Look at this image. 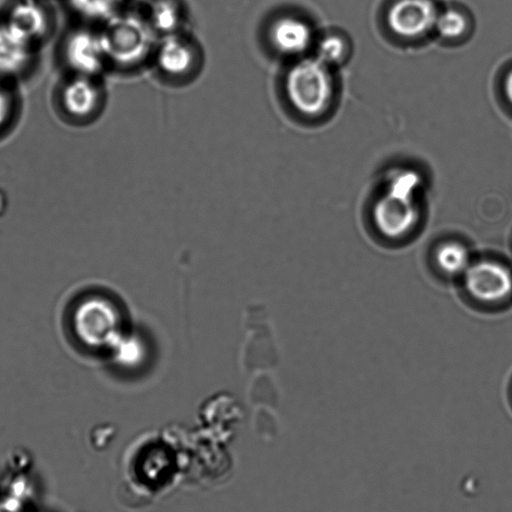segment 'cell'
<instances>
[{"label": "cell", "instance_id": "6da1fadb", "mask_svg": "<svg viewBox=\"0 0 512 512\" xmlns=\"http://www.w3.org/2000/svg\"><path fill=\"white\" fill-rule=\"evenodd\" d=\"M275 86L281 107L299 117L322 115L333 96L329 66L315 56L285 62L277 74Z\"/></svg>", "mask_w": 512, "mask_h": 512}, {"label": "cell", "instance_id": "7a4b0ae2", "mask_svg": "<svg viewBox=\"0 0 512 512\" xmlns=\"http://www.w3.org/2000/svg\"><path fill=\"white\" fill-rule=\"evenodd\" d=\"M98 35L107 69L130 73L150 68L159 37L143 13L114 14L101 24Z\"/></svg>", "mask_w": 512, "mask_h": 512}, {"label": "cell", "instance_id": "3957f363", "mask_svg": "<svg viewBox=\"0 0 512 512\" xmlns=\"http://www.w3.org/2000/svg\"><path fill=\"white\" fill-rule=\"evenodd\" d=\"M205 52L201 42L188 29L159 37L150 68L164 83L184 86L202 73Z\"/></svg>", "mask_w": 512, "mask_h": 512}, {"label": "cell", "instance_id": "277c9868", "mask_svg": "<svg viewBox=\"0 0 512 512\" xmlns=\"http://www.w3.org/2000/svg\"><path fill=\"white\" fill-rule=\"evenodd\" d=\"M419 176L413 171H402L390 180L388 191L376 202L373 218L380 232L390 238L408 233L418 219L412 200L419 185Z\"/></svg>", "mask_w": 512, "mask_h": 512}, {"label": "cell", "instance_id": "5b68a950", "mask_svg": "<svg viewBox=\"0 0 512 512\" xmlns=\"http://www.w3.org/2000/svg\"><path fill=\"white\" fill-rule=\"evenodd\" d=\"M75 337L84 346L99 348L112 345L117 333V313L104 297L88 296L72 312Z\"/></svg>", "mask_w": 512, "mask_h": 512}, {"label": "cell", "instance_id": "8992f818", "mask_svg": "<svg viewBox=\"0 0 512 512\" xmlns=\"http://www.w3.org/2000/svg\"><path fill=\"white\" fill-rule=\"evenodd\" d=\"M57 99L67 118L85 122L97 117L104 108L106 90L100 77L73 73L61 83Z\"/></svg>", "mask_w": 512, "mask_h": 512}, {"label": "cell", "instance_id": "52a82bcc", "mask_svg": "<svg viewBox=\"0 0 512 512\" xmlns=\"http://www.w3.org/2000/svg\"><path fill=\"white\" fill-rule=\"evenodd\" d=\"M263 35L267 50L282 63L303 57L313 40L310 25L292 13L273 16L265 25Z\"/></svg>", "mask_w": 512, "mask_h": 512}, {"label": "cell", "instance_id": "ba28073f", "mask_svg": "<svg viewBox=\"0 0 512 512\" xmlns=\"http://www.w3.org/2000/svg\"><path fill=\"white\" fill-rule=\"evenodd\" d=\"M63 59L75 74L100 77L107 66L98 30L81 28L72 31L63 44Z\"/></svg>", "mask_w": 512, "mask_h": 512}, {"label": "cell", "instance_id": "9c48e42d", "mask_svg": "<svg viewBox=\"0 0 512 512\" xmlns=\"http://www.w3.org/2000/svg\"><path fill=\"white\" fill-rule=\"evenodd\" d=\"M469 294L482 302H498L512 292V274L504 265L494 261L470 264L464 273Z\"/></svg>", "mask_w": 512, "mask_h": 512}, {"label": "cell", "instance_id": "30bf717a", "mask_svg": "<svg viewBox=\"0 0 512 512\" xmlns=\"http://www.w3.org/2000/svg\"><path fill=\"white\" fill-rule=\"evenodd\" d=\"M438 14L432 0H396L389 7L387 22L395 34L413 38L435 27Z\"/></svg>", "mask_w": 512, "mask_h": 512}, {"label": "cell", "instance_id": "8fae6325", "mask_svg": "<svg viewBox=\"0 0 512 512\" xmlns=\"http://www.w3.org/2000/svg\"><path fill=\"white\" fill-rule=\"evenodd\" d=\"M2 21L34 46L47 37L51 29L46 9L33 0H22L14 4Z\"/></svg>", "mask_w": 512, "mask_h": 512}, {"label": "cell", "instance_id": "7c38bea8", "mask_svg": "<svg viewBox=\"0 0 512 512\" xmlns=\"http://www.w3.org/2000/svg\"><path fill=\"white\" fill-rule=\"evenodd\" d=\"M34 47L0 21V78L22 73L32 62Z\"/></svg>", "mask_w": 512, "mask_h": 512}, {"label": "cell", "instance_id": "4fadbf2b", "mask_svg": "<svg viewBox=\"0 0 512 512\" xmlns=\"http://www.w3.org/2000/svg\"><path fill=\"white\" fill-rule=\"evenodd\" d=\"M143 15L158 37L187 29L182 10L172 0H156Z\"/></svg>", "mask_w": 512, "mask_h": 512}, {"label": "cell", "instance_id": "5bb4252c", "mask_svg": "<svg viewBox=\"0 0 512 512\" xmlns=\"http://www.w3.org/2000/svg\"><path fill=\"white\" fill-rule=\"evenodd\" d=\"M435 259L438 266L451 275L465 273L470 265L467 249L458 242L441 244L436 250Z\"/></svg>", "mask_w": 512, "mask_h": 512}, {"label": "cell", "instance_id": "9a60e30c", "mask_svg": "<svg viewBox=\"0 0 512 512\" xmlns=\"http://www.w3.org/2000/svg\"><path fill=\"white\" fill-rule=\"evenodd\" d=\"M435 28L441 36L454 39L460 37L466 31L467 21L459 11L448 9L438 14Z\"/></svg>", "mask_w": 512, "mask_h": 512}, {"label": "cell", "instance_id": "2e32d148", "mask_svg": "<svg viewBox=\"0 0 512 512\" xmlns=\"http://www.w3.org/2000/svg\"><path fill=\"white\" fill-rule=\"evenodd\" d=\"M344 53L345 44L343 40L336 35H330L319 41L315 57L329 66L330 64L339 62Z\"/></svg>", "mask_w": 512, "mask_h": 512}, {"label": "cell", "instance_id": "e0dca14e", "mask_svg": "<svg viewBox=\"0 0 512 512\" xmlns=\"http://www.w3.org/2000/svg\"><path fill=\"white\" fill-rule=\"evenodd\" d=\"M9 92L0 78V127L8 120L12 111V97Z\"/></svg>", "mask_w": 512, "mask_h": 512}, {"label": "cell", "instance_id": "ac0fdd59", "mask_svg": "<svg viewBox=\"0 0 512 512\" xmlns=\"http://www.w3.org/2000/svg\"><path fill=\"white\" fill-rule=\"evenodd\" d=\"M504 90L508 101L512 104V71L509 72L505 79Z\"/></svg>", "mask_w": 512, "mask_h": 512}, {"label": "cell", "instance_id": "d6986e66", "mask_svg": "<svg viewBox=\"0 0 512 512\" xmlns=\"http://www.w3.org/2000/svg\"><path fill=\"white\" fill-rule=\"evenodd\" d=\"M0 512H16L15 510H12L9 505H6L5 503H0Z\"/></svg>", "mask_w": 512, "mask_h": 512}]
</instances>
